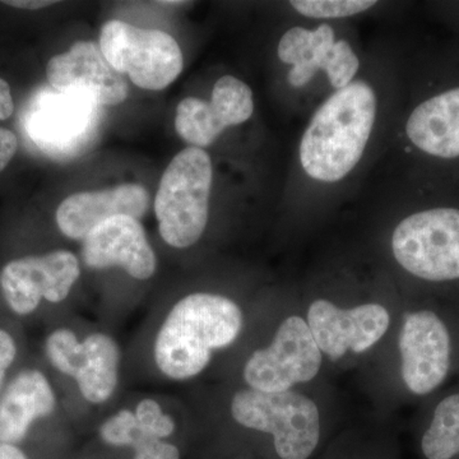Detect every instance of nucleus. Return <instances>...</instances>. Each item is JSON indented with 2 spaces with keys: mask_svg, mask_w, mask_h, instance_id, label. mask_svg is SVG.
<instances>
[{
  "mask_svg": "<svg viewBox=\"0 0 459 459\" xmlns=\"http://www.w3.org/2000/svg\"><path fill=\"white\" fill-rule=\"evenodd\" d=\"M244 312L228 296L193 292L180 299L157 332L153 359L162 376L177 382L204 373L214 352L237 342Z\"/></svg>",
  "mask_w": 459,
  "mask_h": 459,
  "instance_id": "nucleus-1",
  "label": "nucleus"
},
{
  "mask_svg": "<svg viewBox=\"0 0 459 459\" xmlns=\"http://www.w3.org/2000/svg\"><path fill=\"white\" fill-rule=\"evenodd\" d=\"M377 114V92L370 83L355 80L334 91L301 137L299 161L305 174L323 184L349 177L367 151Z\"/></svg>",
  "mask_w": 459,
  "mask_h": 459,
  "instance_id": "nucleus-2",
  "label": "nucleus"
},
{
  "mask_svg": "<svg viewBox=\"0 0 459 459\" xmlns=\"http://www.w3.org/2000/svg\"><path fill=\"white\" fill-rule=\"evenodd\" d=\"M212 183V161L202 148H186L171 160L155 198L160 235L168 246L186 249L204 237Z\"/></svg>",
  "mask_w": 459,
  "mask_h": 459,
  "instance_id": "nucleus-3",
  "label": "nucleus"
},
{
  "mask_svg": "<svg viewBox=\"0 0 459 459\" xmlns=\"http://www.w3.org/2000/svg\"><path fill=\"white\" fill-rule=\"evenodd\" d=\"M230 412L241 427L271 435L281 459H309L318 448V404L294 389L265 394L246 386L232 395Z\"/></svg>",
  "mask_w": 459,
  "mask_h": 459,
  "instance_id": "nucleus-4",
  "label": "nucleus"
},
{
  "mask_svg": "<svg viewBox=\"0 0 459 459\" xmlns=\"http://www.w3.org/2000/svg\"><path fill=\"white\" fill-rule=\"evenodd\" d=\"M104 108L89 91L41 90L27 110L25 128L35 146L56 160L84 155L98 141Z\"/></svg>",
  "mask_w": 459,
  "mask_h": 459,
  "instance_id": "nucleus-5",
  "label": "nucleus"
},
{
  "mask_svg": "<svg viewBox=\"0 0 459 459\" xmlns=\"http://www.w3.org/2000/svg\"><path fill=\"white\" fill-rule=\"evenodd\" d=\"M392 256L415 279L459 281V208L437 207L411 213L392 231Z\"/></svg>",
  "mask_w": 459,
  "mask_h": 459,
  "instance_id": "nucleus-6",
  "label": "nucleus"
},
{
  "mask_svg": "<svg viewBox=\"0 0 459 459\" xmlns=\"http://www.w3.org/2000/svg\"><path fill=\"white\" fill-rule=\"evenodd\" d=\"M100 49L115 71L143 90H164L183 72L179 44L161 30L108 21L100 32Z\"/></svg>",
  "mask_w": 459,
  "mask_h": 459,
  "instance_id": "nucleus-7",
  "label": "nucleus"
},
{
  "mask_svg": "<svg viewBox=\"0 0 459 459\" xmlns=\"http://www.w3.org/2000/svg\"><path fill=\"white\" fill-rule=\"evenodd\" d=\"M325 355L304 316L292 314L280 323L271 342L255 350L243 369L247 386L265 394H282L313 382Z\"/></svg>",
  "mask_w": 459,
  "mask_h": 459,
  "instance_id": "nucleus-8",
  "label": "nucleus"
},
{
  "mask_svg": "<svg viewBox=\"0 0 459 459\" xmlns=\"http://www.w3.org/2000/svg\"><path fill=\"white\" fill-rule=\"evenodd\" d=\"M45 353L54 369L74 377L84 400L102 404L119 385V344L107 333L96 332L78 340L69 328H57L45 341Z\"/></svg>",
  "mask_w": 459,
  "mask_h": 459,
  "instance_id": "nucleus-9",
  "label": "nucleus"
},
{
  "mask_svg": "<svg viewBox=\"0 0 459 459\" xmlns=\"http://www.w3.org/2000/svg\"><path fill=\"white\" fill-rule=\"evenodd\" d=\"M305 319L320 351L331 361L369 351L392 325L391 312L383 304L371 301L342 307L322 298L310 303Z\"/></svg>",
  "mask_w": 459,
  "mask_h": 459,
  "instance_id": "nucleus-10",
  "label": "nucleus"
},
{
  "mask_svg": "<svg viewBox=\"0 0 459 459\" xmlns=\"http://www.w3.org/2000/svg\"><path fill=\"white\" fill-rule=\"evenodd\" d=\"M398 353L404 388L419 397L431 394L451 371V332L433 310L407 313L398 334Z\"/></svg>",
  "mask_w": 459,
  "mask_h": 459,
  "instance_id": "nucleus-11",
  "label": "nucleus"
},
{
  "mask_svg": "<svg viewBox=\"0 0 459 459\" xmlns=\"http://www.w3.org/2000/svg\"><path fill=\"white\" fill-rule=\"evenodd\" d=\"M277 56L283 65H291L287 82L295 89H303L318 72H325L331 87L338 91L352 83L360 69V60L350 42L336 40L333 27L325 23L316 30L301 26L287 30Z\"/></svg>",
  "mask_w": 459,
  "mask_h": 459,
  "instance_id": "nucleus-12",
  "label": "nucleus"
},
{
  "mask_svg": "<svg viewBox=\"0 0 459 459\" xmlns=\"http://www.w3.org/2000/svg\"><path fill=\"white\" fill-rule=\"evenodd\" d=\"M81 276L80 261L68 250L29 255L5 264L0 286L9 309L20 316H30L45 300L65 301Z\"/></svg>",
  "mask_w": 459,
  "mask_h": 459,
  "instance_id": "nucleus-13",
  "label": "nucleus"
},
{
  "mask_svg": "<svg viewBox=\"0 0 459 459\" xmlns=\"http://www.w3.org/2000/svg\"><path fill=\"white\" fill-rule=\"evenodd\" d=\"M255 113V96L249 86L234 75L214 83L210 101L186 98L177 108L175 129L190 147L211 146L230 126L247 122Z\"/></svg>",
  "mask_w": 459,
  "mask_h": 459,
  "instance_id": "nucleus-14",
  "label": "nucleus"
},
{
  "mask_svg": "<svg viewBox=\"0 0 459 459\" xmlns=\"http://www.w3.org/2000/svg\"><path fill=\"white\" fill-rule=\"evenodd\" d=\"M82 256L93 270L120 267L140 281L151 279L157 265L143 226L131 216L111 217L96 226L84 238Z\"/></svg>",
  "mask_w": 459,
  "mask_h": 459,
  "instance_id": "nucleus-15",
  "label": "nucleus"
},
{
  "mask_svg": "<svg viewBox=\"0 0 459 459\" xmlns=\"http://www.w3.org/2000/svg\"><path fill=\"white\" fill-rule=\"evenodd\" d=\"M47 75L53 89L89 91L102 107L122 104L128 98L124 74L115 71L95 42H77L66 53L51 57Z\"/></svg>",
  "mask_w": 459,
  "mask_h": 459,
  "instance_id": "nucleus-16",
  "label": "nucleus"
},
{
  "mask_svg": "<svg viewBox=\"0 0 459 459\" xmlns=\"http://www.w3.org/2000/svg\"><path fill=\"white\" fill-rule=\"evenodd\" d=\"M148 207L150 195L138 184L80 192L65 199L57 207L56 225L66 238L83 241L96 226L111 217L131 216L140 220Z\"/></svg>",
  "mask_w": 459,
  "mask_h": 459,
  "instance_id": "nucleus-17",
  "label": "nucleus"
},
{
  "mask_svg": "<svg viewBox=\"0 0 459 459\" xmlns=\"http://www.w3.org/2000/svg\"><path fill=\"white\" fill-rule=\"evenodd\" d=\"M56 409L50 380L38 369L21 370L0 394V444L17 446L33 422L49 418Z\"/></svg>",
  "mask_w": 459,
  "mask_h": 459,
  "instance_id": "nucleus-18",
  "label": "nucleus"
},
{
  "mask_svg": "<svg viewBox=\"0 0 459 459\" xmlns=\"http://www.w3.org/2000/svg\"><path fill=\"white\" fill-rule=\"evenodd\" d=\"M411 143L437 159L459 157V87L437 93L413 108L406 123Z\"/></svg>",
  "mask_w": 459,
  "mask_h": 459,
  "instance_id": "nucleus-19",
  "label": "nucleus"
},
{
  "mask_svg": "<svg viewBox=\"0 0 459 459\" xmlns=\"http://www.w3.org/2000/svg\"><path fill=\"white\" fill-rule=\"evenodd\" d=\"M421 451L427 459H452L459 455V394L446 395L435 407L421 437Z\"/></svg>",
  "mask_w": 459,
  "mask_h": 459,
  "instance_id": "nucleus-20",
  "label": "nucleus"
},
{
  "mask_svg": "<svg viewBox=\"0 0 459 459\" xmlns=\"http://www.w3.org/2000/svg\"><path fill=\"white\" fill-rule=\"evenodd\" d=\"M299 14L313 20H340L369 11L374 0H294L290 2Z\"/></svg>",
  "mask_w": 459,
  "mask_h": 459,
  "instance_id": "nucleus-21",
  "label": "nucleus"
},
{
  "mask_svg": "<svg viewBox=\"0 0 459 459\" xmlns=\"http://www.w3.org/2000/svg\"><path fill=\"white\" fill-rule=\"evenodd\" d=\"M99 435L100 439L108 446L132 449L142 440L151 437L142 431L134 411L128 409L117 411L105 420L100 427Z\"/></svg>",
  "mask_w": 459,
  "mask_h": 459,
  "instance_id": "nucleus-22",
  "label": "nucleus"
},
{
  "mask_svg": "<svg viewBox=\"0 0 459 459\" xmlns=\"http://www.w3.org/2000/svg\"><path fill=\"white\" fill-rule=\"evenodd\" d=\"M135 419L144 434L156 439L166 440L175 433L177 424L161 404L153 398H144L134 410Z\"/></svg>",
  "mask_w": 459,
  "mask_h": 459,
  "instance_id": "nucleus-23",
  "label": "nucleus"
},
{
  "mask_svg": "<svg viewBox=\"0 0 459 459\" xmlns=\"http://www.w3.org/2000/svg\"><path fill=\"white\" fill-rule=\"evenodd\" d=\"M133 459H180V451L168 440L148 437L133 448Z\"/></svg>",
  "mask_w": 459,
  "mask_h": 459,
  "instance_id": "nucleus-24",
  "label": "nucleus"
},
{
  "mask_svg": "<svg viewBox=\"0 0 459 459\" xmlns=\"http://www.w3.org/2000/svg\"><path fill=\"white\" fill-rule=\"evenodd\" d=\"M17 358V343L9 332L0 328V394L4 389L5 377Z\"/></svg>",
  "mask_w": 459,
  "mask_h": 459,
  "instance_id": "nucleus-25",
  "label": "nucleus"
},
{
  "mask_svg": "<svg viewBox=\"0 0 459 459\" xmlns=\"http://www.w3.org/2000/svg\"><path fill=\"white\" fill-rule=\"evenodd\" d=\"M18 141L16 134L0 126V171L4 170L16 155Z\"/></svg>",
  "mask_w": 459,
  "mask_h": 459,
  "instance_id": "nucleus-26",
  "label": "nucleus"
},
{
  "mask_svg": "<svg viewBox=\"0 0 459 459\" xmlns=\"http://www.w3.org/2000/svg\"><path fill=\"white\" fill-rule=\"evenodd\" d=\"M14 111L13 98L7 81L0 78V120L8 119Z\"/></svg>",
  "mask_w": 459,
  "mask_h": 459,
  "instance_id": "nucleus-27",
  "label": "nucleus"
},
{
  "mask_svg": "<svg viewBox=\"0 0 459 459\" xmlns=\"http://www.w3.org/2000/svg\"><path fill=\"white\" fill-rule=\"evenodd\" d=\"M4 4L9 7L20 8V9H30V11H35V9H41L49 7V5L56 4V2H49V0H8L4 2Z\"/></svg>",
  "mask_w": 459,
  "mask_h": 459,
  "instance_id": "nucleus-28",
  "label": "nucleus"
},
{
  "mask_svg": "<svg viewBox=\"0 0 459 459\" xmlns=\"http://www.w3.org/2000/svg\"><path fill=\"white\" fill-rule=\"evenodd\" d=\"M0 459H29L17 446L0 444Z\"/></svg>",
  "mask_w": 459,
  "mask_h": 459,
  "instance_id": "nucleus-29",
  "label": "nucleus"
}]
</instances>
